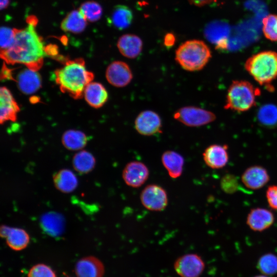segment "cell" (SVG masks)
I'll return each instance as SVG.
<instances>
[{"label":"cell","instance_id":"1","mask_svg":"<svg viewBox=\"0 0 277 277\" xmlns=\"http://www.w3.org/2000/svg\"><path fill=\"white\" fill-rule=\"evenodd\" d=\"M27 22L26 27L14 28V42L9 48L1 51V57L7 64H21L37 71L43 66L47 53L42 38L35 30L36 18L29 16Z\"/></svg>","mask_w":277,"mask_h":277},{"label":"cell","instance_id":"2","mask_svg":"<svg viewBox=\"0 0 277 277\" xmlns=\"http://www.w3.org/2000/svg\"><path fill=\"white\" fill-rule=\"evenodd\" d=\"M54 75L61 91L74 99L84 96L86 87L94 78L93 73L87 70L82 58L66 61L63 67L55 71Z\"/></svg>","mask_w":277,"mask_h":277},{"label":"cell","instance_id":"3","mask_svg":"<svg viewBox=\"0 0 277 277\" xmlns=\"http://www.w3.org/2000/svg\"><path fill=\"white\" fill-rule=\"evenodd\" d=\"M245 68L260 85L269 90L277 78V52L272 50L261 51L249 57L245 62Z\"/></svg>","mask_w":277,"mask_h":277},{"label":"cell","instance_id":"4","mask_svg":"<svg viewBox=\"0 0 277 277\" xmlns=\"http://www.w3.org/2000/svg\"><path fill=\"white\" fill-rule=\"evenodd\" d=\"M211 57L210 49L205 42L192 39L179 47L175 51V59L184 69L196 71L202 69Z\"/></svg>","mask_w":277,"mask_h":277},{"label":"cell","instance_id":"5","mask_svg":"<svg viewBox=\"0 0 277 277\" xmlns=\"http://www.w3.org/2000/svg\"><path fill=\"white\" fill-rule=\"evenodd\" d=\"M260 94V89L249 82L234 80L227 90L224 108L238 112L248 111L255 105Z\"/></svg>","mask_w":277,"mask_h":277},{"label":"cell","instance_id":"6","mask_svg":"<svg viewBox=\"0 0 277 277\" xmlns=\"http://www.w3.org/2000/svg\"><path fill=\"white\" fill-rule=\"evenodd\" d=\"M174 118L189 127H199L213 122L215 115L211 111L194 106H186L179 109Z\"/></svg>","mask_w":277,"mask_h":277},{"label":"cell","instance_id":"7","mask_svg":"<svg viewBox=\"0 0 277 277\" xmlns=\"http://www.w3.org/2000/svg\"><path fill=\"white\" fill-rule=\"evenodd\" d=\"M140 200L145 208L153 211H163L168 202L166 190L156 184L146 186L141 193Z\"/></svg>","mask_w":277,"mask_h":277},{"label":"cell","instance_id":"8","mask_svg":"<svg viewBox=\"0 0 277 277\" xmlns=\"http://www.w3.org/2000/svg\"><path fill=\"white\" fill-rule=\"evenodd\" d=\"M174 268L181 277H199L204 271L205 264L199 255L190 253L179 258Z\"/></svg>","mask_w":277,"mask_h":277},{"label":"cell","instance_id":"9","mask_svg":"<svg viewBox=\"0 0 277 277\" xmlns=\"http://www.w3.org/2000/svg\"><path fill=\"white\" fill-rule=\"evenodd\" d=\"M149 175L147 166L139 161L128 163L122 172V177L126 184L133 188L142 186L148 179Z\"/></svg>","mask_w":277,"mask_h":277},{"label":"cell","instance_id":"10","mask_svg":"<svg viewBox=\"0 0 277 277\" xmlns=\"http://www.w3.org/2000/svg\"><path fill=\"white\" fill-rule=\"evenodd\" d=\"M106 77L112 86L123 87L131 82L133 75L128 64L122 61H114L108 66Z\"/></svg>","mask_w":277,"mask_h":277},{"label":"cell","instance_id":"11","mask_svg":"<svg viewBox=\"0 0 277 277\" xmlns=\"http://www.w3.org/2000/svg\"><path fill=\"white\" fill-rule=\"evenodd\" d=\"M134 125L136 130L143 135L150 136L161 131V119L151 110L141 112L136 117Z\"/></svg>","mask_w":277,"mask_h":277},{"label":"cell","instance_id":"12","mask_svg":"<svg viewBox=\"0 0 277 277\" xmlns=\"http://www.w3.org/2000/svg\"><path fill=\"white\" fill-rule=\"evenodd\" d=\"M272 212L265 208L251 209L246 217V224L255 232H262L269 228L274 222Z\"/></svg>","mask_w":277,"mask_h":277},{"label":"cell","instance_id":"13","mask_svg":"<svg viewBox=\"0 0 277 277\" xmlns=\"http://www.w3.org/2000/svg\"><path fill=\"white\" fill-rule=\"evenodd\" d=\"M267 170L260 165H253L245 170L241 176L243 185L248 189L256 190L264 187L269 181Z\"/></svg>","mask_w":277,"mask_h":277},{"label":"cell","instance_id":"14","mask_svg":"<svg viewBox=\"0 0 277 277\" xmlns=\"http://www.w3.org/2000/svg\"><path fill=\"white\" fill-rule=\"evenodd\" d=\"M228 147L226 144H212L203 153L206 165L213 169H219L226 166L229 161Z\"/></svg>","mask_w":277,"mask_h":277},{"label":"cell","instance_id":"15","mask_svg":"<svg viewBox=\"0 0 277 277\" xmlns=\"http://www.w3.org/2000/svg\"><path fill=\"white\" fill-rule=\"evenodd\" d=\"M0 234L2 238L6 239L7 245L14 250H22L29 243L28 233L22 228L2 225L0 228Z\"/></svg>","mask_w":277,"mask_h":277},{"label":"cell","instance_id":"16","mask_svg":"<svg viewBox=\"0 0 277 277\" xmlns=\"http://www.w3.org/2000/svg\"><path fill=\"white\" fill-rule=\"evenodd\" d=\"M75 272L77 277H103L105 268L99 259L93 256H88L77 261Z\"/></svg>","mask_w":277,"mask_h":277},{"label":"cell","instance_id":"17","mask_svg":"<svg viewBox=\"0 0 277 277\" xmlns=\"http://www.w3.org/2000/svg\"><path fill=\"white\" fill-rule=\"evenodd\" d=\"M0 101L1 123L8 121H15L20 109L9 90L5 87L1 88Z\"/></svg>","mask_w":277,"mask_h":277},{"label":"cell","instance_id":"18","mask_svg":"<svg viewBox=\"0 0 277 277\" xmlns=\"http://www.w3.org/2000/svg\"><path fill=\"white\" fill-rule=\"evenodd\" d=\"M17 86L23 93L31 94L41 87V77L37 71L27 68L21 71L17 76Z\"/></svg>","mask_w":277,"mask_h":277},{"label":"cell","instance_id":"19","mask_svg":"<svg viewBox=\"0 0 277 277\" xmlns=\"http://www.w3.org/2000/svg\"><path fill=\"white\" fill-rule=\"evenodd\" d=\"M117 47L123 56L129 58H134L141 53L143 42L138 36L126 34L120 37L117 43Z\"/></svg>","mask_w":277,"mask_h":277},{"label":"cell","instance_id":"20","mask_svg":"<svg viewBox=\"0 0 277 277\" xmlns=\"http://www.w3.org/2000/svg\"><path fill=\"white\" fill-rule=\"evenodd\" d=\"M84 96L90 106L95 108H99L107 101L108 94L102 84L91 82L86 87Z\"/></svg>","mask_w":277,"mask_h":277},{"label":"cell","instance_id":"21","mask_svg":"<svg viewBox=\"0 0 277 277\" xmlns=\"http://www.w3.org/2000/svg\"><path fill=\"white\" fill-rule=\"evenodd\" d=\"M161 161L170 177L177 179L181 176L184 165L182 155L174 151H166L162 155Z\"/></svg>","mask_w":277,"mask_h":277},{"label":"cell","instance_id":"22","mask_svg":"<svg viewBox=\"0 0 277 277\" xmlns=\"http://www.w3.org/2000/svg\"><path fill=\"white\" fill-rule=\"evenodd\" d=\"M53 180L55 188L63 193L73 191L78 185L75 174L68 169H63L57 172L54 174Z\"/></svg>","mask_w":277,"mask_h":277},{"label":"cell","instance_id":"23","mask_svg":"<svg viewBox=\"0 0 277 277\" xmlns=\"http://www.w3.org/2000/svg\"><path fill=\"white\" fill-rule=\"evenodd\" d=\"M87 21L78 10L69 12L63 19L61 28L65 32L73 33L82 32L86 28Z\"/></svg>","mask_w":277,"mask_h":277},{"label":"cell","instance_id":"24","mask_svg":"<svg viewBox=\"0 0 277 277\" xmlns=\"http://www.w3.org/2000/svg\"><path fill=\"white\" fill-rule=\"evenodd\" d=\"M133 14L126 6L117 5L113 9L110 17L111 24L119 30L128 27L131 24Z\"/></svg>","mask_w":277,"mask_h":277},{"label":"cell","instance_id":"25","mask_svg":"<svg viewBox=\"0 0 277 277\" xmlns=\"http://www.w3.org/2000/svg\"><path fill=\"white\" fill-rule=\"evenodd\" d=\"M62 142L66 149L76 151L86 146L87 138L85 134L81 131L69 130L63 134Z\"/></svg>","mask_w":277,"mask_h":277},{"label":"cell","instance_id":"26","mask_svg":"<svg viewBox=\"0 0 277 277\" xmlns=\"http://www.w3.org/2000/svg\"><path fill=\"white\" fill-rule=\"evenodd\" d=\"M95 165L93 155L86 150L75 153L72 159V165L75 171L81 174L90 172Z\"/></svg>","mask_w":277,"mask_h":277},{"label":"cell","instance_id":"27","mask_svg":"<svg viewBox=\"0 0 277 277\" xmlns=\"http://www.w3.org/2000/svg\"><path fill=\"white\" fill-rule=\"evenodd\" d=\"M258 120L266 127H274L277 126V106L272 104H267L261 106L257 113Z\"/></svg>","mask_w":277,"mask_h":277},{"label":"cell","instance_id":"28","mask_svg":"<svg viewBox=\"0 0 277 277\" xmlns=\"http://www.w3.org/2000/svg\"><path fill=\"white\" fill-rule=\"evenodd\" d=\"M78 10L87 21L94 22L102 16L103 10L101 6L96 2H86L81 5Z\"/></svg>","mask_w":277,"mask_h":277},{"label":"cell","instance_id":"29","mask_svg":"<svg viewBox=\"0 0 277 277\" xmlns=\"http://www.w3.org/2000/svg\"><path fill=\"white\" fill-rule=\"evenodd\" d=\"M45 231L52 235H57L62 231V218L55 213L45 214L41 220Z\"/></svg>","mask_w":277,"mask_h":277},{"label":"cell","instance_id":"30","mask_svg":"<svg viewBox=\"0 0 277 277\" xmlns=\"http://www.w3.org/2000/svg\"><path fill=\"white\" fill-rule=\"evenodd\" d=\"M258 268L264 274L274 275L277 272V257L271 253L264 254L259 260Z\"/></svg>","mask_w":277,"mask_h":277},{"label":"cell","instance_id":"31","mask_svg":"<svg viewBox=\"0 0 277 277\" xmlns=\"http://www.w3.org/2000/svg\"><path fill=\"white\" fill-rule=\"evenodd\" d=\"M263 32L265 37L272 42H277V15L269 14L262 20Z\"/></svg>","mask_w":277,"mask_h":277},{"label":"cell","instance_id":"32","mask_svg":"<svg viewBox=\"0 0 277 277\" xmlns=\"http://www.w3.org/2000/svg\"><path fill=\"white\" fill-rule=\"evenodd\" d=\"M14 28L3 26L0 31L1 51L9 48L13 43L15 38Z\"/></svg>","mask_w":277,"mask_h":277},{"label":"cell","instance_id":"33","mask_svg":"<svg viewBox=\"0 0 277 277\" xmlns=\"http://www.w3.org/2000/svg\"><path fill=\"white\" fill-rule=\"evenodd\" d=\"M28 277H56L55 272L49 266L38 264L33 266L30 270Z\"/></svg>","mask_w":277,"mask_h":277},{"label":"cell","instance_id":"34","mask_svg":"<svg viewBox=\"0 0 277 277\" xmlns=\"http://www.w3.org/2000/svg\"><path fill=\"white\" fill-rule=\"evenodd\" d=\"M266 197L270 208L277 210V185H271L268 187L266 192Z\"/></svg>","mask_w":277,"mask_h":277},{"label":"cell","instance_id":"35","mask_svg":"<svg viewBox=\"0 0 277 277\" xmlns=\"http://www.w3.org/2000/svg\"><path fill=\"white\" fill-rule=\"evenodd\" d=\"M175 42V36L171 33H167L164 37V45L167 47L172 46Z\"/></svg>","mask_w":277,"mask_h":277},{"label":"cell","instance_id":"36","mask_svg":"<svg viewBox=\"0 0 277 277\" xmlns=\"http://www.w3.org/2000/svg\"><path fill=\"white\" fill-rule=\"evenodd\" d=\"M190 4L198 7H202L209 4L213 0H188Z\"/></svg>","mask_w":277,"mask_h":277},{"label":"cell","instance_id":"37","mask_svg":"<svg viewBox=\"0 0 277 277\" xmlns=\"http://www.w3.org/2000/svg\"><path fill=\"white\" fill-rule=\"evenodd\" d=\"M9 0H1L0 5L1 9H4L7 7L9 5Z\"/></svg>","mask_w":277,"mask_h":277},{"label":"cell","instance_id":"38","mask_svg":"<svg viewBox=\"0 0 277 277\" xmlns=\"http://www.w3.org/2000/svg\"><path fill=\"white\" fill-rule=\"evenodd\" d=\"M255 277H267L265 275H258V276H256Z\"/></svg>","mask_w":277,"mask_h":277}]
</instances>
